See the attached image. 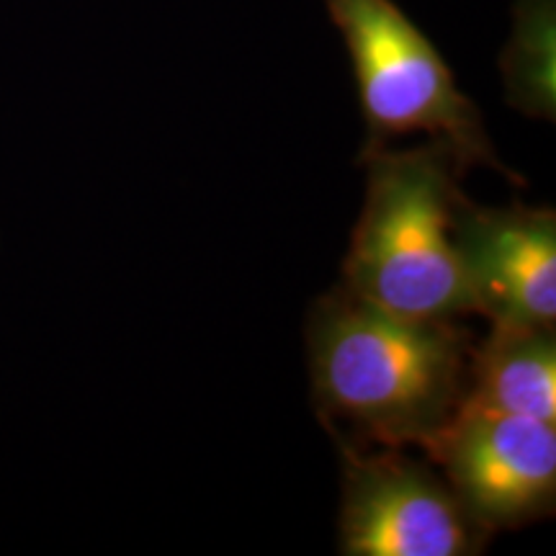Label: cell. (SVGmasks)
Returning <instances> with one entry per match:
<instances>
[{"label":"cell","mask_w":556,"mask_h":556,"mask_svg":"<svg viewBox=\"0 0 556 556\" xmlns=\"http://www.w3.org/2000/svg\"><path fill=\"white\" fill-rule=\"evenodd\" d=\"M307 351L319 415L387 448H428L467 394L456 319L392 315L343 287L312 307Z\"/></svg>","instance_id":"cell-1"},{"label":"cell","mask_w":556,"mask_h":556,"mask_svg":"<svg viewBox=\"0 0 556 556\" xmlns=\"http://www.w3.org/2000/svg\"><path fill=\"white\" fill-rule=\"evenodd\" d=\"M366 199L343 263V289L409 319L477 312L454 240L464 170L454 150L366 148Z\"/></svg>","instance_id":"cell-2"},{"label":"cell","mask_w":556,"mask_h":556,"mask_svg":"<svg viewBox=\"0 0 556 556\" xmlns=\"http://www.w3.org/2000/svg\"><path fill=\"white\" fill-rule=\"evenodd\" d=\"M345 41L368 144L422 131L454 150L458 163L505 170L486 137L477 103L428 34L394 0H325Z\"/></svg>","instance_id":"cell-3"},{"label":"cell","mask_w":556,"mask_h":556,"mask_svg":"<svg viewBox=\"0 0 556 556\" xmlns=\"http://www.w3.org/2000/svg\"><path fill=\"white\" fill-rule=\"evenodd\" d=\"M340 554L469 556L486 533L448 482L397 451L364 454L343 446Z\"/></svg>","instance_id":"cell-4"},{"label":"cell","mask_w":556,"mask_h":556,"mask_svg":"<svg viewBox=\"0 0 556 556\" xmlns=\"http://www.w3.org/2000/svg\"><path fill=\"white\" fill-rule=\"evenodd\" d=\"M428 451L484 531L518 528L554 513L556 430L552 422L462 400Z\"/></svg>","instance_id":"cell-5"},{"label":"cell","mask_w":556,"mask_h":556,"mask_svg":"<svg viewBox=\"0 0 556 556\" xmlns=\"http://www.w3.org/2000/svg\"><path fill=\"white\" fill-rule=\"evenodd\" d=\"M454 240L477 312L492 323H556V217L552 208H479L462 199Z\"/></svg>","instance_id":"cell-6"},{"label":"cell","mask_w":556,"mask_h":556,"mask_svg":"<svg viewBox=\"0 0 556 556\" xmlns=\"http://www.w3.org/2000/svg\"><path fill=\"white\" fill-rule=\"evenodd\" d=\"M464 400L507 415L556 422V332L541 325L492 323L469 361Z\"/></svg>","instance_id":"cell-7"},{"label":"cell","mask_w":556,"mask_h":556,"mask_svg":"<svg viewBox=\"0 0 556 556\" xmlns=\"http://www.w3.org/2000/svg\"><path fill=\"white\" fill-rule=\"evenodd\" d=\"M507 106L531 119H556V0H516L500 52Z\"/></svg>","instance_id":"cell-8"}]
</instances>
